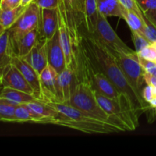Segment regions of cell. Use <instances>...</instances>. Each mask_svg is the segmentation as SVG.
I'll list each match as a JSON object with an SVG mask.
<instances>
[{
  "mask_svg": "<svg viewBox=\"0 0 156 156\" xmlns=\"http://www.w3.org/2000/svg\"><path fill=\"white\" fill-rule=\"evenodd\" d=\"M39 27L28 32L15 41H12L15 56L24 57L30 53L39 40Z\"/></svg>",
  "mask_w": 156,
  "mask_h": 156,
  "instance_id": "cell-17",
  "label": "cell"
},
{
  "mask_svg": "<svg viewBox=\"0 0 156 156\" xmlns=\"http://www.w3.org/2000/svg\"><path fill=\"white\" fill-rule=\"evenodd\" d=\"M41 22V9L35 2L26 7L22 15L9 29L10 39L15 41L28 32L37 28Z\"/></svg>",
  "mask_w": 156,
  "mask_h": 156,
  "instance_id": "cell-6",
  "label": "cell"
},
{
  "mask_svg": "<svg viewBox=\"0 0 156 156\" xmlns=\"http://www.w3.org/2000/svg\"><path fill=\"white\" fill-rule=\"evenodd\" d=\"M149 105H151L152 108H155L156 109V94H154L153 98H152L151 101L149 102Z\"/></svg>",
  "mask_w": 156,
  "mask_h": 156,
  "instance_id": "cell-36",
  "label": "cell"
},
{
  "mask_svg": "<svg viewBox=\"0 0 156 156\" xmlns=\"http://www.w3.org/2000/svg\"><path fill=\"white\" fill-rule=\"evenodd\" d=\"M90 34L103 44L113 55L118 53L131 54L136 52L124 44V42L114 31L112 27L110 25L108 18L100 13L95 31Z\"/></svg>",
  "mask_w": 156,
  "mask_h": 156,
  "instance_id": "cell-4",
  "label": "cell"
},
{
  "mask_svg": "<svg viewBox=\"0 0 156 156\" xmlns=\"http://www.w3.org/2000/svg\"><path fill=\"white\" fill-rule=\"evenodd\" d=\"M142 96H143V98L149 104V102L151 101V100H152V98L154 96L153 87L151 86V85H146V86L143 88Z\"/></svg>",
  "mask_w": 156,
  "mask_h": 156,
  "instance_id": "cell-33",
  "label": "cell"
},
{
  "mask_svg": "<svg viewBox=\"0 0 156 156\" xmlns=\"http://www.w3.org/2000/svg\"><path fill=\"white\" fill-rule=\"evenodd\" d=\"M143 13L149 19V21L156 27V9L152 11H148V12H143Z\"/></svg>",
  "mask_w": 156,
  "mask_h": 156,
  "instance_id": "cell-35",
  "label": "cell"
},
{
  "mask_svg": "<svg viewBox=\"0 0 156 156\" xmlns=\"http://www.w3.org/2000/svg\"><path fill=\"white\" fill-rule=\"evenodd\" d=\"M153 45L155 46V48H156V42H155V43H154V44H153Z\"/></svg>",
  "mask_w": 156,
  "mask_h": 156,
  "instance_id": "cell-38",
  "label": "cell"
},
{
  "mask_svg": "<svg viewBox=\"0 0 156 156\" xmlns=\"http://www.w3.org/2000/svg\"><path fill=\"white\" fill-rule=\"evenodd\" d=\"M59 73L48 64L40 74L42 100L56 101V80Z\"/></svg>",
  "mask_w": 156,
  "mask_h": 156,
  "instance_id": "cell-14",
  "label": "cell"
},
{
  "mask_svg": "<svg viewBox=\"0 0 156 156\" xmlns=\"http://www.w3.org/2000/svg\"><path fill=\"white\" fill-rule=\"evenodd\" d=\"M137 53L145 59L154 61V62L156 61V48L153 45V44H149V46L145 47L143 50H142L140 53Z\"/></svg>",
  "mask_w": 156,
  "mask_h": 156,
  "instance_id": "cell-28",
  "label": "cell"
},
{
  "mask_svg": "<svg viewBox=\"0 0 156 156\" xmlns=\"http://www.w3.org/2000/svg\"><path fill=\"white\" fill-rule=\"evenodd\" d=\"M136 2L143 12L156 9V0H136Z\"/></svg>",
  "mask_w": 156,
  "mask_h": 156,
  "instance_id": "cell-30",
  "label": "cell"
},
{
  "mask_svg": "<svg viewBox=\"0 0 156 156\" xmlns=\"http://www.w3.org/2000/svg\"><path fill=\"white\" fill-rule=\"evenodd\" d=\"M85 51L98 70L103 73L122 94L126 107L135 120L143 112L152 108L148 102L136 94L123 73L114 55L98 39L85 32L81 35Z\"/></svg>",
  "mask_w": 156,
  "mask_h": 156,
  "instance_id": "cell-1",
  "label": "cell"
},
{
  "mask_svg": "<svg viewBox=\"0 0 156 156\" xmlns=\"http://www.w3.org/2000/svg\"><path fill=\"white\" fill-rule=\"evenodd\" d=\"M75 82V73L72 69L66 68L58 74L56 80V101L69 103L73 92Z\"/></svg>",
  "mask_w": 156,
  "mask_h": 156,
  "instance_id": "cell-13",
  "label": "cell"
},
{
  "mask_svg": "<svg viewBox=\"0 0 156 156\" xmlns=\"http://www.w3.org/2000/svg\"><path fill=\"white\" fill-rule=\"evenodd\" d=\"M131 36H132V40L133 42L134 46H135L136 51L137 53H140L142 50L146 47L147 46H149V44H151L143 35L140 34L137 32L133 31V30H131Z\"/></svg>",
  "mask_w": 156,
  "mask_h": 156,
  "instance_id": "cell-27",
  "label": "cell"
},
{
  "mask_svg": "<svg viewBox=\"0 0 156 156\" xmlns=\"http://www.w3.org/2000/svg\"><path fill=\"white\" fill-rule=\"evenodd\" d=\"M88 63H89V74L91 76V85H92L93 89L99 94L105 96V97L114 99V100L123 104L125 107L127 108L122 94L117 91L116 87L110 81V79L103 73L96 69L89 56H88Z\"/></svg>",
  "mask_w": 156,
  "mask_h": 156,
  "instance_id": "cell-8",
  "label": "cell"
},
{
  "mask_svg": "<svg viewBox=\"0 0 156 156\" xmlns=\"http://www.w3.org/2000/svg\"><path fill=\"white\" fill-rule=\"evenodd\" d=\"M82 12L85 30L88 34H93L96 30L99 18L96 0H82Z\"/></svg>",
  "mask_w": 156,
  "mask_h": 156,
  "instance_id": "cell-18",
  "label": "cell"
},
{
  "mask_svg": "<svg viewBox=\"0 0 156 156\" xmlns=\"http://www.w3.org/2000/svg\"><path fill=\"white\" fill-rule=\"evenodd\" d=\"M18 105L7 99L0 98V120L2 122H13Z\"/></svg>",
  "mask_w": 156,
  "mask_h": 156,
  "instance_id": "cell-24",
  "label": "cell"
},
{
  "mask_svg": "<svg viewBox=\"0 0 156 156\" xmlns=\"http://www.w3.org/2000/svg\"><path fill=\"white\" fill-rule=\"evenodd\" d=\"M65 13V19L73 47L80 42L79 27L84 23L82 0H59Z\"/></svg>",
  "mask_w": 156,
  "mask_h": 156,
  "instance_id": "cell-7",
  "label": "cell"
},
{
  "mask_svg": "<svg viewBox=\"0 0 156 156\" xmlns=\"http://www.w3.org/2000/svg\"><path fill=\"white\" fill-rule=\"evenodd\" d=\"M122 18L126 21L131 30L137 32L143 36L145 29L144 13L139 15L136 12L123 8L122 10Z\"/></svg>",
  "mask_w": 156,
  "mask_h": 156,
  "instance_id": "cell-23",
  "label": "cell"
},
{
  "mask_svg": "<svg viewBox=\"0 0 156 156\" xmlns=\"http://www.w3.org/2000/svg\"><path fill=\"white\" fill-rule=\"evenodd\" d=\"M114 56L134 91L140 97L143 98L142 91L143 82H145L143 78L144 70L138 61V53L136 51L131 54L118 53Z\"/></svg>",
  "mask_w": 156,
  "mask_h": 156,
  "instance_id": "cell-5",
  "label": "cell"
},
{
  "mask_svg": "<svg viewBox=\"0 0 156 156\" xmlns=\"http://www.w3.org/2000/svg\"><path fill=\"white\" fill-rule=\"evenodd\" d=\"M33 123V117L25 105H19L15 110L14 123Z\"/></svg>",
  "mask_w": 156,
  "mask_h": 156,
  "instance_id": "cell-25",
  "label": "cell"
},
{
  "mask_svg": "<svg viewBox=\"0 0 156 156\" xmlns=\"http://www.w3.org/2000/svg\"><path fill=\"white\" fill-rule=\"evenodd\" d=\"M119 1L125 9L136 12L139 15H142L143 13L140 8L139 7L136 0H119Z\"/></svg>",
  "mask_w": 156,
  "mask_h": 156,
  "instance_id": "cell-29",
  "label": "cell"
},
{
  "mask_svg": "<svg viewBox=\"0 0 156 156\" xmlns=\"http://www.w3.org/2000/svg\"><path fill=\"white\" fill-rule=\"evenodd\" d=\"M47 59L49 65L58 73H60L66 68V56L59 41L58 30L54 36L47 41Z\"/></svg>",
  "mask_w": 156,
  "mask_h": 156,
  "instance_id": "cell-10",
  "label": "cell"
},
{
  "mask_svg": "<svg viewBox=\"0 0 156 156\" xmlns=\"http://www.w3.org/2000/svg\"><path fill=\"white\" fill-rule=\"evenodd\" d=\"M145 29L143 32V37L149 41L150 44L156 42V27L149 21L146 15H144Z\"/></svg>",
  "mask_w": 156,
  "mask_h": 156,
  "instance_id": "cell-26",
  "label": "cell"
},
{
  "mask_svg": "<svg viewBox=\"0 0 156 156\" xmlns=\"http://www.w3.org/2000/svg\"><path fill=\"white\" fill-rule=\"evenodd\" d=\"M0 98L7 99L17 105H25L37 99L33 94L8 87H3Z\"/></svg>",
  "mask_w": 156,
  "mask_h": 156,
  "instance_id": "cell-21",
  "label": "cell"
},
{
  "mask_svg": "<svg viewBox=\"0 0 156 156\" xmlns=\"http://www.w3.org/2000/svg\"><path fill=\"white\" fill-rule=\"evenodd\" d=\"M96 98L101 108L111 117V120L117 123L123 131H133L136 129L139 123L134 119L129 110L123 104L109 98L95 91Z\"/></svg>",
  "mask_w": 156,
  "mask_h": 156,
  "instance_id": "cell-3",
  "label": "cell"
},
{
  "mask_svg": "<svg viewBox=\"0 0 156 156\" xmlns=\"http://www.w3.org/2000/svg\"><path fill=\"white\" fill-rule=\"evenodd\" d=\"M143 78H144V81L146 83V85H151V86L155 88L156 87V76L154 75L151 74V73H147V72H144L143 73Z\"/></svg>",
  "mask_w": 156,
  "mask_h": 156,
  "instance_id": "cell-34",
  "label": "cell"
},
{
  "mask_svg": "<svg viewBox=\"0 0 156 156\" xmlns=\"http://www.w3.org/2000/svg\"><path fill=\"white\" fill-rule=\"evenodd\" d=\"M99 13L107 17H117L122 18L123 6L119 0H96Z\"/></svg>",
  "mask_w": 156,
  "mask_h": 156,
  "instance_id": "cell-22",
  "label": "cell"
},
{
  "mask_svg": "<svg viewBox=\"0 0 156 156\" xmlns=\"http://www.w3.org/2000/svg\"><path fill=\"white\" fill-rule=\"evenodd\" d=\"M58 111L51 124L77 129L90 134L111 133L122 132V129L112 123L94 118L86 113L74 108L69 104L46 101Z\"/></svg>",
  "mask_w": 156,
  "mask_h": 156,
  "instance_id": "cell-2",
  "label": "cell"
},
{
  "mask_svg": "<svg viewBox=\"0 0 156 156\" xmlns=\"http://www.w3.org/2000/svg\"><path fill=\"white\" fill-rule=\"evenodd\" d=\"M40 9H57L59 0H34Z\"/></svg>",
  "mask_w": 156,
  "mask_h": 156,
  "instance_id": "cell-31",
  "label": "cell"
},
{
  "mask_svg": "<svg viewBox=\"0 0 156 156\" xmlns=\"http://www.w3.org/2000/svg\"><path fill=\"white\" fill-rule=\"evenodd\" d=\"M34 0H21V4L24 6H27L28 5H30L32 2H34Z\"/></svg>",
  "mask_w": 156,
  "mask_h": 156,
  "instance_id": "cell-37",
  "label": "cell"
},
{
  "mask_svg": "<svg viewBox=\"0 0 156 156\" xmlns=\"http://www.w3.org/2000/svg\"><path fill=\"white\" fill-rule=\"evenodd\" d=\"M22 58H24L39 74H41V72L48 65L47 41L38 40L36 45L33 47L30 53Z\"/></svg>",
  "mask_w": 156,
  "mask_h": 156,
  "instance_id": "cell-16",
  "label": "cell"
},
{
  "mask_svg": "<svg viewBox=\"0 0 156 156\" xmlns=\"http://www.w3.org/2000/svg\"><path fill=\"white\" fill-rule=\"evenodd\" d=\"M21 4V0H1L0 10L15 9Z\"/></svg>",
  "mask_w": 156,
  "mask_h": 156,
  "instance_id": "cell-32",
  "label": "cell"
},
{
  "mask_svg": "<svg viewBox=\"0 0 156 156\" xmlns=\"http://www.w3.org/2000/svg\"><path fill=\"white\" fill-rule=\"evenodd\" d=\"M15 57L9 30L0 34V68L1 72L12 62Z\"/></svg>",
  "mask_w": 156,
  "mask_h": 156,
  "instance_id": "cell-19",
  "label": "cell"
},
{
  "mask_svg": "<svg viewBox=\"0 0 156 156\" xmlns=\"http://www.w3.org/2000/svg\"><path fill=\"white\" fill-rule=\"evenodd\" d=\"M33 117V123H50L51 124L53 119L56 117L58 111L53 107L43 100H36L25 104Z\"/></svg>",
  "mask_w": 156,
  "mask_h": 156,
  "instance_id": "cell-11",
  "label": "cell"
},
{
  "mask_svg": "<svg viewBox=\"0 0 156 156\" xmlns=\"http://www.w3.org/2000/svg\"><path fill=\"white\" fill-rule=\"evenodd\" d=\"M27 6L20 5L18 7L7 10H0V34L9 30L22 15Z\"/></svg>",
  "mask_w": 156,
  "mask_h": 156,
  "instance_id": "cell-20",
  "label": "cell"
},
{
  "mask_svg": "<svg viewBox=\"0 0 156 156\" xmlns=\"http://www.w3.org/2000/svg\"><path fill=\"white\" fill-rule=\"evenodd\" d=\"M2 86L24 91L34 96V91L19 69L12 62L1 72Z\"/></svg>",
  "mask_w": 156,
  "mask_h": 156,
  "instance_id": "cell-9",
  "label": "cell"
},
{
  "mask_svg": "<svg viewBox=\"0 0 156 156\" xmlns=\"http://www.w3.org/2000/svg\"><path fill=\"white\" fill-rule=\"evenodd\" d=\"M12 63L21 71L24 77L31 86L34 91V97L37 99L42 100L40 74L22 57L15 56L12 59Z\"/></svg>",
  "mask_w": 156,
  "mask_h": 156,
  "instance_id": "cell-15",
  "label": "cell"
},
{
  "mask_svg": "<svg viewBox=\"0 0 156 156\" xmlns=\"http://www.w3.org/2000/svg\"><path fill=\"white\" fill-rule=\"evenodd\" d=\"M58 30V9H41L39 40L48 41Z\"/></svg>",
  "mask_w": 156,
  "mask_h": 156,
  "instance_id": "cell-12",
  "label": "cell"
}]
</instances>
